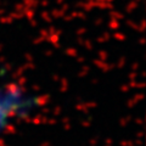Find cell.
I'll return each mask as SVG.
<instances>
[{
    "label": "cell",
    "mask_w": 146,
    "mask_h": 146,
    "mask_svg": "<svg viewBox=\"0 0 146 146\" xmlns=\"http://www.w3.org/2000/svg\"><path fill=\"white\" fill-rule=\"evenodd\" d=\"M38 98L17 83H0V136L34 113Z\"/></svg>",
    "instance_id": "6da1fadb"
}]
</instances>
